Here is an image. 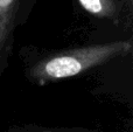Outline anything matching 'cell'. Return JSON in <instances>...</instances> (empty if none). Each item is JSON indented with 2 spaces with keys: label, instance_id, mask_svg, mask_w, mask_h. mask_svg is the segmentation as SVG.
Wrapping results in <instances>:
<instances>
[{
  "label": "cell",
  "instance_id": "5b68a950",
  "mask_svg": "<svg viewBox=\"0 0 133 132\" xmlns=\"http://www.w3.org/2000/svg\"><path fill=\"white\" fill-rule=\"evenodd\" d=\"M127 2H129V6L131 7L132 6V0H127Z\"/></svg>",
  "mask_w": 133,
  "mask_h": 132
},
{
  "label": "cell",
  "instance_id": "277c9868",
  "mask_svg": "<svg viewBox=\"0 0 133 132\" xmlns=\"http://www.w3.org/2000/svg\"><path fill=\"white\" fill-rule=\"evenodd\" d=\"M19 132H102L84 128H28Z\"/></svg>",
  "mask_w": 133,
  "mask_h": 132
},
{
  "label": "cell",
  "instance_id": "6da1fadb",
  "mask_svg": "<svg viewBox=\"0 0 133 132\" xmlns=\"http://www.w3.org/2000/svg\"><path fill=\"white\" fill-rule=\"evenodd\" d=\"M131 49L130 41H113L55 51L33 63L27 76L40 84L70 78L126 55Z\"/></svg>",
  "mask_w": 133,
  "mask_h": 132
},
{
  "label": "cell",
  "instance_id": "3957f363",
  "mask_svg": "<svg viewBox=\"0 0 133 132\" xmlns=\"http://www.w3.org/2000/svg\"><path fill=\"white\" fill-rule=\"evenodd\" d=\"M85 12L97 18L112 19L118 14L117 0H77Z\"/></svg>",
  "mask_w": 133,
  "mask_h": 132
},
{
  "label": "cell",
  "instance_id": "7a4b0ae2",
  "mask_svg": "<svg viewBox=\"0 0 133 132\" xmlns=\"http://www.w3.org/2000/svg\"><path fill=\"white\" fill-rule=\"evenodd\" d=\"M19 0H0V60L14 29Z\"/></svg>",
  "mask_w": 133,
  "mask_h": 132
}]
</instances>
